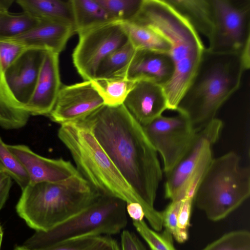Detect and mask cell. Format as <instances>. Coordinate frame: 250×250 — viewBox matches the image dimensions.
<instances>
[{
    "mask_svg": "<svg viewBox=\"0 0 250 250\" xmlns=\"http://www.w3.org/2000/svg\"><path fill=\"white\" fill-rule=\"evenodd\" d=\"M115 21H130L137 14L143 0H97Z\"/></svg>",
    "mask_w": 250,
    "mask_h": 250,
    "instance_id": "f1b7e54d",
    "label": "cell"
},
{
    "mask_svg": "<svg viewBox=\"0 0 250 250\" xmlns=\"http://www.w3.org/2000/svg\"><path fill=\"white\" fill-rule=\"evenodd\" d=\"M0 171L7 174L21 188V190L29 184L30 179L24 167L9 150L0 137Z\"/></svg>",
    "mask_w": 250,
    "mask_h": 250,
    "instance_id": "83f0119b",
    "label": "cell"
},
{
    "mask_svg": "<svg viewBox=\"0 0 250 250\" xmlns=\"http://www.w3.org/2000/svg\"><path fill=\"white\" fill-rule=\"evenodd\" d=\"M174 71V64L168 54L136 50L125 76L133 80L150 81L163 86L171 80Z\"/></svg>",
    "mask_w": 250,
    "mask_h": 250,
    "instance_id": "d6986e66",
    "label": "cell"
},
{
    "mask_svg": "<svg viewBox=\"0 0 250 250\" xmlns=\"http://www.w3.org/2000/svg\"><path fill=\"white\" fill-rule=\"evenodd\" d=\"M104 101L90 81L62 85L54 106L48 115L61 125L86 120L104 105Z\"/></svg>",
    "mask_w": 250,
    "mask_h": 250,
    "instance_id": "7c38bea8",
    "label": "cell"
},
{
    "mask_svg": "<svg viewBox=\"0 0 250 250\" xmlns=\"http://www.w3.org/2000/svg\"><path fill=\"white\" fill-rule=\"evenodd\" d=\"M2 237H3V231H2V228L0 224V250L1 244V242H2Z\"/></svg>",
    "mask_w": 250,
    "mask_h": 250,
    "instance_id": "f35d334b",
    "label": "cell"
},
{
    "mask_svg": "<svg viewBox=\"0 0 250 250\" xmlns=\"http://www.w3.org/2000/svg\"><path fill=\"white\" fill-rule=\"evenodd\" d=\"M202 250H250V233L247 230L229 232Z\"/></svg>",
    "mask_w": 250,
    "mask_h": 250,
    "instance_id": "4dcf8cb0",
    "label": "cell"
},
{
    "mask_svg": "<svg viewBox=\"0 0 250 250\" xmlns=\"http://www.w3.org/2000/svg\"><path fill=\"white\" fill-rule=\"evenodd\" d=\"M129 22L152 29L168 43L174 71L163 87L168 109L176 111L206 49L199 33L166 0H143L139 11Z\"/></svg>",
    "mask_w": 250,
    "mask_h": 250,
    "instance_id": "7a4b0ae2",
    "label": "cell"
},
{
    "mask_svg": "<svg viewBox=\"0 0 250 250\" xmlns=\"http://www.w3.org/2000/svg\"><path fill=\"white\" fill-rule=\"evenodd\" d=\"M136 81L126 77H114L95 78L90 81L104 105L115 106L124 104Z\"/></svg>",
    "mask_w": 250,
    "mask_h": 250,
    "instance_id": "cb8c5ba5",
    "label": "cell"
},
{
    "mask_svg": "<svg viewBox=\"0 0 250 250\" xmlns=\"http://www.w3.org/2000/svg\"><path fill=\"white\" fill-rule=\"evenodd\" d=\"M40 20L25 13L0 14V40L21 34L36 26Z\"/></svg>",
    "mask_w": 250,
    "mask_h": 250,
    "instance_id": "4316f807",
    "label": "cell"
},
{
    "mask_svg": "<svg viewBox=\"0 0 250 250\" xmlns=\"http://www.w3.org/2000/svg\"><path fill=\"white\" fill-rule=\"evenodd\" d=\"M128 41L136 50L168 54L170 47L160 35L147 27L131 22H122Z\"/></svg>",
    "mask_w": 250,
    "mask_h": 250,
    "instance_id": "d4e9b609",
    "label": "cell"
},
{
    "mask_svg": "<svg viewBox=\"0 0 250 250\" xmlns=\"http://www.w3.org/2000/svg\"><path fill=\"white\" fill-rule=\"evenodd\" d=\"M135 51L128 41L104 59L98 67L95 78L125 77L126 69Z\"/></svg>",
    "mask_w": 250,
    "mask_h": 250,
    "instance_id": "484cf974",
    "label": "cell"
},
{
    "mask_svg": "<svg viewBox=\"0 0 250 250\" xmlns=\"http://www.w3.org/2000/svg\"><path fill=\"white\" fill-rule=\"evenodd\" d=\"M120 250H147L133 232L124 230L121 235Z\"/></svg>",
    "mask_w": 250,
    "mask_h": 250,
    "instance_id": "836d02e7",
    "label": "cell"
},
{
    "mask_svg": "<svg viewBox=\"0 0 250 250\" xmlns=\"http://www.w3.org/2000/svg\"><path fill=\"white\" fill-rule=\"evenodd\" d=\"M181 200L171 201L166 208L161 212L163 226L173 238L177 235V217Z\"/></svg>",
    "mask_w": 250,
    "mask_h": 250,
    "instance_id": "d6a6232c",
    "label": "cell"
},
{
    "mask_svg": "<svg viewBox=\"0 0 250 250\" xmlns=\"http://www.w3.org/2000/svg\"><path fill=\"white\" fill-rule=\"evenodd\" d=\"M223 122L216 118L197 131L188 151L166 174L165 197L171 201L194 198L196 189L212 159V147L218 140Z\"/></svg>",
    "mask_w": 250,
    "mask_h": 250,
    "instance_id": "ba28073f",
    "label": "cell"
},
{
    "mask_svg": "<svg viewBox=\"0 0 250 250\" xmlns=\"http://www.w3.org/2000/svg\"><path fill=\"white\" fill-rule=\"evenodd\" d=\"M25 48L12 42L0 41V126L5 129L24 126L30 116L13 96L5 77L7 68Z\"/></svg>",
    "mask_w": 250,
    "mask_h": 250,
    "instance_id": "9a60e30c",
    "label": "cell"
},
{
    "mask_svg": "<svg viewBox=\"0 0 250 250\" xmlns=\"http://www.w3.org/2000/svg\"><path fill=\"white\" fill-rule=\"evenodd\" d=\"M184 16L198 32L208 38L213 23L210 0H166Z\"/></svg>",
    "mask_w": 250,
    "mask_h": 250,
    "instance_id": "44dd1931",
    "label": "cell"
},
{
    "mask_svg": "<svg viewBox=\"0 0 250 250\" xmlns=\"http://www.w3.org/2000/svg\"><path fill=\"white\" fill-rule=\"evenodd\" d=\"M126 211L132 221H140L144 220L145 212L142 205L137 202L126 203Z\"/></svg>",
    "mask_w": 250,
    "mask_h": 250,
    "instance_id": "e575fe53",
    "label": "cell"
},
{
    "mask_svg": "<svg viewBox=\"0 0 250 250\" xmlns=\"http://www.w3.org/2000/svg\"><path fill=\"white\" fill-rule=\"evenodd\" d=\"M126 204L119 198L98 192L81 212L49 231H36L22 246L37 249L78 237L118 234L128 223Z\"/></svg>",
    "mask_w": 250,
    "mask_h": 250,
    "instance_id": "52a82bcc",
    "label": "cell"
},
{
    "mask_svg": "<svg viewBox=\"0 0 250 250\" xmlns=\"http://www.w3.org/2000/svg\"><path fill=\"white\" fill-rule=\"evenodd\" d=\"M123 104L142 126L153 121L168 109L163 86L146 80L136 81Z\"/></svg>",
    "mask_w": 250,
    "mask_h": 250,
    "instance_id": "e0dca14e",
    "label": "cell"
},
{
    "mask_svg": "<svg viewBox=\"0 0 250 250\" xmlns=\"http://www.w3.org/2000/svg\"><path fill=\"white\" fill-rule=\"evenodd\" d=\"M46 51L26 48L6 69L9 87L16 100L25 108L35 89Z\"/></svg>",
    "mask_w": 250,
    "mask_h": 250,
    "instance_id": "5bb4252c",
    "label": "cell"
},
{
    "mask_svg": "<svg viewBox=\"0 0 250 250\" xmlns=\"http://www.w3.org/2000/svg\"><path fill=\"white\" fill-rule=\"evenodd\" d=\"M86 121L94 136L145 208L150 223L160 212L154 207L163 171L155 150L143 126L124 104L103 105Z\"/></svg>",
    "mask_w": 250,
    "mask_h": 250,
    "instance_id": "6da1fadb",
    "label": "cell"
},
{
    "mask_svg": "<svg viewBox=\"0 0 250 250\" xmlns=\"http://www.w3.org/2000/svg\"><path fill=\"white\" fill-rule=\"evenodd\" d=\"M137 232L145 240L151 250H176L173 243V237L166 229L159 233L148 227L145 221H132Z\"/></svg>",
    "mask_w": 250,
    "mask_h": 250,
    "instance_id": "f546056e",
    "label": "cell"
},
{
    "mask_svg": "<svg viewBox=\"0 0 250 250\" xmlns=\"http://www.w3.org/2000/svg\"><path fill=\"white\" fill-rule=\"evenodd\" d=\"M14 250H120L117 241L110 236L87 235L61 241L46 247L29 249L22 246Z\"/></svg>",
    "mask_w": 250,
    "mask_h": 250,
    "instance_id": "603a6c76",
    "label": "cell"
},
{
    "mask_svg": "<svg viewBox=\"0 0 250 250\" xmlns=\"http://www.w3.org/2000/svg\"><path fill=\"white\" fill-rule=\"evenodd\" d=\"M7 147L24 167L30 184L63 183L82 176L70 161L42 157L23 145H7Z\"/></svg>",
    "mask_w": 250,
    "mask_h": 250,
    "instance_id": "4fadbf2b",
    "label": "cell"
},
{
    "mask_svg": "<svg viewBox=\"0 0 250 250\" xmlns=\"http://www.w3.org/2000/svg\"><path fill=\"white\" fill-rule=\"evenodd\" d=\"M14 1L13 0H0V14L7 12Z\"/></svg>",
    "mask_w": 250,
    "mask_h": 250,
    "instance_id": "74e56055",
    "label": "cell"
},
{
    "mask_svg": "<svg viewBox=\"0 0 250 250\" xmlns=\"http://www.w3.org/2000/svg\"><path fill=\"white\" fill-rule=\"evenodd\" d=\"M142 126L150 143L161 156L165 174L182 158L197 132L188 118L180 113L172 117L161 115Z\"/></svg>",
    "mask_w": 250,
    "mask_h": 250,
    "instance_id": "8fae6325",
    "label": "cell"
},
{
    "mask_svg": "<svg viewBox=\"0 0 250 250\" xmlns=\"http://www.w3.org/2000/svg\"><path fill=\"white\" fill-rule=\"evenodd\" d=\"M59 54L46 51L32 96L25 106L30 115H47L55 104L62 85Z\"/></svg>",
    "mask_w": 250,
    "mask_h": 250,
    "instance_id": "2e32d148",
    "label": "cell"
},
{
    "mask_svg": "<svg viewBox=\"0 0 250 250\" xmlns=\"http://www.w3.org/2000/svg\"><path fill=\"white\" fill-rule=\"evenodd\" d=\"M194 198L186 197L181 200L177 217V235L175 240L184 243L188 238V228Z\"/></svg>",
    "mask_w": 250,
    "mask_h": 250,
    "instance_id": "1f68e13d",
    "label": "cell"
},
{
    "mask_svg": "<svg viewBox=\"0 0 250 250\" xmlns=\"http://www.w3.org/2000/svg\"><path fill=\"white\" fill-rule=\"evenodd\" d=\"M35 27L15 37L1 39L25 48H36L60 54L70 38L76 33L74 27L65 23L40 20Z\"/></svg>",
    "mask_w": 250,
    "mask_h": 250,
    "instance_id": "ac0fdd59",
    "label": "cell"
},
{
    "mask_svg": "<svg viewBox=\"0 0 250 250\" xmlns=\"http://www.w3.org/2000/svg\"><path fill=\"white\" fill-rule=\"evenodd\" d=\"M78 34L79 41L72 53V60L84 81L94 79L104 59L128 42L123 22L119 21L108 22Z\"/></svg>",
    "mask_w": 250,
    "mask_h": 250,
    "instance_id": "30bf717a",
    "label": "cell"
},
{
    "mask_svg": "<svg viewBox=\"0 0 250 250\" xmlns=\"http://www.w3.org/2000/svg\"><path fill=\"white\" fill-rule=\"evenodd\" d=\"M250 195V168L231 151L213 158L195 193L193 202L212 221L224 219Z\"/></svg>",
    "mask_w": 250,
    "mask_h": 250,
    "instance_id": "8992f818",
    "label": "cell"
},
{
    "mask_svg": "<svg viewBox=\"0 0 250 250\" xmlns=\"http://www.w3.org/2000/svg\"><path fill=\"white\" fill-rule=\"evenodd\" d=\"M15 2L23 12L38 20L59 21L74 27L71 0H17Z\"/></svg>",
    "mask_w": 250,
    "mask_h": 250,
    "instance_id": "ffe728a7",
    "label": "cell"
},
{
    "mask_svg": "<svg viewBox=\"0 0 250 250\" xmlns=\"http://www.w3.org/2000/svg\"><path fill=\"white\" fill-rule=\"evenodd\" d=\"M97 193L82 176L63 183L29 184L16 211L30 228L47 232L83 210Z\"/></svg>",
    "mask_w": 250,
    "mask_h": 250,
    "instance_id": "277c9868",
    "label": "cell"
},
{
    "mask_svg": "<svg viewBox=\"0 0 250 250\" xmlns=\"http://www.w3.org/2000/svg\"><path fill=\"white\" fill-rule=\"evenodd\" d=\"M10 184H12L11 178L5 173L0 171V191Z\"/></svg>",
    "mask_w": 250,
    "mask_h": 250,
    "instance_id": "8d00e7d4",
    "label": "cell"
},
{
    "mask_svg": "<svg viewBox=\"0 0 250 250\" xmlns=\"http://www.w3.org/2000/svg\"><path fill=\"white\" fill-rule=\"evenodd\" d=\"M59 139L70 152L80 174L100 193L140 203L135 193L113 163L85 120L61 125Z\"/></svg>",
    "mask_w": 250,
    "mask_h": 250,
    "instance_id": "5b68a950",
    "label": "cell"
},
{
    "mask_svg": "<svg viewBox=\"0 0 250 250\" xmlns=\"http://www.w3.org/2000/svg\"><path fill=\"white\" fill-rule=\"evenodd\" d=\"M213 23L207 49L241 53L250 44V0H210Z\"/></svg>",
    "mask_w": 250,
    "mask_h": 250,
    "instance_id": "9c48e42d",
    "label": "cell"
},
{
    "mask_svg": "<svg viewBox=\"0 0 250 250\" xmlns=\"http://www.w3.org/2000/svg\"><path fill=\"white\" fill-rule=\"evenodd\" d=\"M12 184L8 185L0 191V210L8 198Z\"/></svg>",
    "mask_w": 250,
    "mask_h": 250,
    "instance_id": "d590c367",
    "label": "cell"
},
{
    "mask_svg": "<svg viewBox=\"0 0 250 250\" xmlns=\"http://www.w3.org/2000/svg\"><path fill=\"white\" fill-rule=\"evenodd\" d=\"M76 33L113 21L97 0H71Z\"/></svg>",
    "mask_w": 250,
    "mask_h": 250,
    "instance_id": "7402d4cb",
    "label": "cell"
},
{
    "mask_svg": "<svg viewBox=\"0 0 250 250\" xmlns=\"http://www.w3.org/2000/svg\"><path fill=\"white\" fill-rule=\"evenodd\" d=\"M250 66L242 53L220 54L206 48L176 111L199 130L216 118L222 104L239 88Z\"/></svg>",
    "mask_w": 250,
    "mask_h": 250,
    "instance_id": "3957f363",
    "label": "cell"
}]
</instances>
